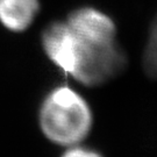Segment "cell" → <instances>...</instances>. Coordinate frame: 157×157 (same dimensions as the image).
I'll return each instance as SVG.
<instances>
[{
  "mask_svg": "<svg viewBox=\"0 0 157 157\" xmlns=\"http://www.w3.org/2000/svg\"><path fill=\"white\" fill-rule=\"evenodd\" d=\"M39 124L48 140L59 146L78 144L93 124L90 105L77 91L62 85L48 92L39 111Z\"/></svg>",
  "mask_w": 157,
  "mask_h": 157,
  "instance_id": "obj_1",
  "label": "cell"
},
{
  "mask_svg": "<svg viewBox=\"0 0 157 157\" xmlns=\"http://www.w3.org/2000/svg\"><path fill=\"white\" fill-rule=\"evenodd\" d=\"M72 33L91 44L117 42V27L111 17L93 7H80L70 13L65 21Z\"/></svg>",
  "mask_w": 157,
  "mask_h": 157,
  "instance_id": "obj_2",
  "label": "cell"
},
{
  "mask_svg": "<svg viewBox=\"0 0 157 157\" xmlns=\"http://www.w3.org/2000/svg\"><path fill=\"white\" fill-rule=\"evenodd\" d=\"M41 43L45 55L62 72L72 77L76 67V37L67 22L55 21L42 33Z\"/></svg>",
  "mask_w": 157,
  "mask_h": 157,
  "instance_id": "obj_3",
  "label": "cell"
},
{
  "mask_svg": "<svg viewBox=\"0 0 157 157\" xmlns=\"http://www.w3.org/2000/svg\"><path fill=\"white\" fill-rule=\"evenodd\" d=\"M40 11V0H0V23L13 33L25 32Z\"/></svg>",
  "mask_w": 157,
  "mask_h": 157,
  "instance_id": "obj_4",
  "label": "cell"
},
{
  "mask_svg": "<svg viewBox=\"0 0 157 157\" xmlns=\"http://www.w3.org/2000/svg\"><path fill=\"white\" fill-rule=\"evenodd\" d=\"M143 67L148 76L155 77L156 75V27L152 26L147 45L143 52Z\"/></svg>",
  "mask_w": 157,
  "mask_h": 157,
  "instance_id": "obj_5",
  "label": "cell"
},
{
  "mask_svg": "<svg viewBox=\"0 0 157 157\" xmlns=\"http://www.w3.org/2000/svg\"><path fill=\"white\" fill-rule=\"evenodd\" d=\"M62 157H104L99 151L94 149L86 148L80 146H71L67 151L62 155Z\"/></svg>",
  "mask_w": 157,
  "mask_h": 157,
  "instance_id": "obj_6",
  "label": "cell"
}]
</instances>
